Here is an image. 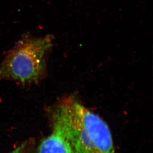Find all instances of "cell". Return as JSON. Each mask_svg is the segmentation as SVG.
Segmentation results:
<instances>
[{"mask_svg":"<svg viewBox=\"0 0 153 153\" xmlns=\"http://www.w3.org/2000/svg\"><path fill=\"white\" fill-rule=\"evenodd\" d=\"M59 120L75 153H116L107 123L74 98L58 107Z\"/></svg>","mask_w":153,"mask_h":153,"instance_id":"6da1fadb","label":"cell"},{"mask_svg":"<svg viewBox=\"0 0 153 153\" xmlns=\"http://www.w3.org/2000/svg\"><path fill=\"white\" fill-rule=\"evenodd\" d=\"M53 37L25 38L9 52L0 65V81L13 80L22 84L37 82L46 69V56Z\"/></svg>","mask_w":153,"mask_h":153,"instance_id":"7a4b0ae2","label":"cell"},{"mask_svg":"<svg viewBox=\"0 0 153 153\" xmlns=\"http://www.w3.org/2000/svg\"><path fill=\"white\" fill-rule=\"evenodd\" d=\"M51 134L41 142L37 153H75L59 120L53 117Z\"/></svg>","mask_w":153,"mask_h":153,"instance_id":"3957f363","label":"cell"},{"mask_svg":"<svg viewBox=\"0 0 153 153\" xmlns=\"http://www.w3.org/2000/svg\"><path fill=\"white\" fill-rule=\"evenodd\" d=\"M24 145H22L19 147L17 148V149H15V150L10 153H24L22 152V149L24 148Z\"/></svg>","mask_w":153,"mask_h":153,"instance_id":"277c9868","label":"cell"}]
</instances>
